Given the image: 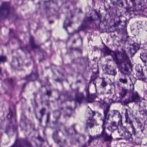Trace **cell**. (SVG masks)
Wrapping results in <instances>:
<instances>
[{"label":"cell","mask_w":147,"mask_h":147,"mask_svg":"<svg viewBox=\"0 0 147 147\" xmlns=\"http://www.w3.org/2000/svg\"><path fill=\"white\" fill-rule=\"evenodd\" d=\"M110 55L122 74L130 75L132 71V65L129 57L124 50L112 51Z\"/></svg>","instance_id":"2"},{"label":"cell","mask_w":147,"mask_h":147,"mask_svg":"<svg viewBox=\"0 0 147 147\" xmlns=\"http://www.w3.org/2000/svg\"><path fill=\"white\" fill-rule=\"evenodd\" d=\"M69 139L71 144L75 145H81L85 142V138L81 134L78 133L73 127L68 129Z\"/></svg>","instance_id":"14"},{"label":"cell","mask_w":147,"mask_h":147,"mask_svg":"<svg viewBox=\"0 0 147 147\" xmlns=\"http://www.w3.org/2000/svg\"><path fill=\"white\" fill-rule=\"evenodd\" d=\"M82 45V39L80 35L77 33L73 34L67 43L68 48L71 50H81Z\"/></svg>","instance_id":"15"},{"label":"cell","mask_w":147,"mask_h":147,"mask_svg":"<svg viewBox=\"0 0 147 147\" xmlns=\"http://www.w3.org/2000/svg\"><path fill=\"white\" fill-rule=\"evenodd\" d=\"M125 24V21L120 16L111 15L101 22L100 26L104 28L106 31L114 32L123 27Z\"/></svg>","instance_id":"5"},{"label":"cell","mask_w":147,"mask_h":147,"mask_svg":"<svg viewBox=\"0 0 147 147\" xmlns=\"http://www.w3.org/2000/svg\"><path fill=\"white\" fill-rule=\"evenodd\" d=\"M77 103L75 98L72 97L67 98L63 100L61 103V110L65 116L70 117L75 110Z\"/></svg>","instance_id":"12"},{"label":"cell","mask_w":147,"mask_h":147,"mask_svg":"<svg viewBox=\"0 0 147 147\" xmlns=\"http://www.w3.org/2000/svg\"><path fill=\"white\" fill-rule=\"evenodd\" d=\"M139 48L140 45L136 43H133L129 45L128 50L131 57L133 56L136 53L137 51L139 50Z\"/></svg>","instance_id":"19"},{"label":"cell","mask_w":147,"mask_h":147,"mask_svg":"<svg viewBox=\"0 0 147 147\" xmlns=\"http://www.w3.org/2000/svg\"><path fill=\"white\" fill-rule=\"evenodd\" d=\"M103 119L100 113L88 107L86 113V128L88 131L95 127L103 126Z\"/></svg>","instance_id":"6"},{"label":"cell","mask_w":147,"mask_h":147,"mask_svg":"<svg viewBox=\"0 0 147 147\" xmlns=\"http://www.w3.org/2000/svg\"><path fill=\"white\" fill-rule=\"evenodd\" d=\"M101 18L99 14L94 11L89 12L85 16L80 29L94 28L100 26Z\"/></svg>","instance_id":"9"},{"label":"cell","mask_w":147,"mask_h":147,"mask_svg":"<svg viewBox=\"0 0 147 147\" xmlns=\"http://www.w3.org/2000/svg\"><path fill=\"white\" fill-rule=\"evenodd\" d=\"M96 92L100 95H111L115 91V86L113 82L108 78L99 77L95 79L94 82Z\"/></svg>","instance_id":"4"},{"label":"cell","mask_w":147,"mask_h":147,"mask_svg":"<svg viewBox=\"0 0 147 147\" xmlns=\"http://www.w3.org/2000/svg\"><path fill=\"white\" fill-rule=\"evenodd\" d=\"M101 65L102 70L105 74L111 76L117 75V66L113 60L106 59L101 63Z\"/></svg>","instance_id":"16"},{"label":"cell","mask_w":147,"mask_h":147,"mask_svg":"<svg viewBox=\"0 0 147 147\" xmlns=\"http://www.w3.org/2000/svg\"><path fill=\"white\" fill-rule=\"evenodd\" d=\"M50 104V102L36 96L35 114L42 125L44 126H48L50 124L55 123L58 120L61 114L58 111H51Z\"/></svg>","instance_id":"1"},{"label":"cell","mask_w":147,"mask_h":147,"mask_svg":"<svg viewBox=\"0 0 147 147\" xmlns=\"http://www.w3.org/2000/svg\"><path fill=\"white\" fill-rule=\"evenodd\" d=\"M55 142L61 146H66L68 142V129L63 125H60L56 129L53 134Z\"/></svg>","instance_id":"11"},{"label":"cell","mask_w":147,"mask_h":147,"mask_svg":"<svg viewBox=\"0 0 147 147\" xmlns=\"http://www.w3.org/2000/svg\"><path fill=\"white\" fill-rule=\"evenodd\" d=\"M36 96L50 103L55 102L60 98L59 92L49 86L42 87Z\"/></svg>","instance_id":"10"},{"label":"cell","mask_w":147,"mask_h":147,"mask_svg":"<svg viewBox=\"0 0 147 147\" xmlns=\"http://www.w3.org/2000/svg\"><path fill=\"white\" fill-rule=\"evenodd\" d=\"M122 0H105V4L108 8L112 7L113 6L117 5L119 3V1Z\"/></svg>","instance_id":"20"},{"label":"cell","mask_w":147,"mask_h":147,"mask_svg":"<svg viewBox=\"0 0 147 147\" xmlns=\"http://www.w3.org/2000/svg\"><path fill=\"white\" fill-rule=\"evenodd\" d=\"M130 76V75L122 74L119 76L117 81L118 86L119 88L126 90H133L134 89L135 81Z\"/></svg>","instance_id":"13"},{"label":"cell","mask_w":147,"mask_h":147,"mask_svg":"<svg viewBox=\"0 0 147 147\" xmlns=\"http://www.w3.org/2000/svg\"><path fill=\"white\" fill-rule=\"evenodd\" d=\"M11 11V5L8 3H4L0 6V20H5L10 16Z\"/></svg>","instance_id":"17"},{"label":"cell","mask_w":147,"mask_h":147,"mask_svg":"<svg viewBox=\"0 0 147 147\" xmlns=\"http://www.w3.org/2000/svg\"><path fill=\"white\" fill-rule=\"evenodd\" d=\"M120 88L119 92L118 101L124 105L132 102H139L142 100L141 97L134 90Z\"/></svg>","instance_id":"8"},{"label":"cell","mask_w":147,"mask_h":147,"mask_svg":"<svg viewBox=\"0 0 147 147\" xmlns=\"http://www.w3.org/2000/svg\"><path fill=\"white\" fill-rule=\"evenodd\" d=\"M137 78L138 80L146 81V76L144 72L143 67L141 64H137L135 68Z\"/></svg>","instance_id":"18"},{"label":"cell","mask_w":147,"mask_h":147,"mask_svg":"<svg viewBox=\"0 0 147 147\" xmlns=\"http://www.w3.org/2000/svg\"><path fill=\"white\" fill-rule=\"evenodd\" d=\"M84 18L81 11L78 9L73 11L64 21V29L69 34H74L80 29Z\"/></svg>","instance_id":"3"},{"label":"cell","mask_w":147,"mask_h":147,"mask_svg":"<svg viewBox=\"0 0 147 147\" xmlns=\"http://www.w3.org/2000/svg\"><path fill=\"white\" fill-rule=\"evenodd\" d=\"M140 57H141L142 61L146 64V61H147V53L146 51L141 53Z\"/></svg>","instance_id":"21"},{"label":"cell","mask_w":147,"mask_h":147,"mask_svg":"<svg viewBox=\"0 0 147 147\" xmlns=\"http://www.w3.org/2000/svg\"><path fill=\"white\" fill-rule=\"evenodd\" d=\"M122 120V115L116 110L110 111L107 113L105 125L107 129L113 132L117 129Z\"/></svg>","instance_id":"7"}]
</instances>
